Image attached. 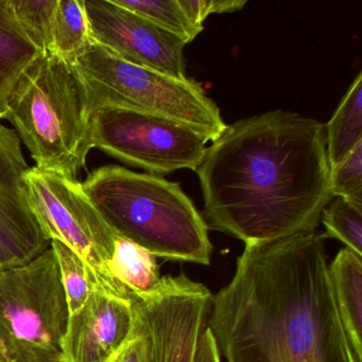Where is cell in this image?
I'll use <instances>...</instances> for the list:
<instances>
[{
    "label": "cell",
    "mask_w": 362,
    "mask_h": 362,
    "mask_svg": "<svg viewBox=\"0 0 362 362\" xmlns=\"http://www.w3.org/2000/svg\"><path fill=\"white\" fill-rule=\"evenodd\" d=\"M207 326L226 362H354L315 232L245 245Z\"/></svg>",
    "instance_id": "7a4b0ae2"
},
{
    "label": "cell",
    "mask_w": 362,
    "mask_h": 362,
    "mask_svg": "<svg viewBox=\"0 0 362 362\" xmlns=\"http://www.w3.org/2000/svg\"><path fill=\"white\" fill-rule=\"evenodd\" d=\"M188 18L197 26L203 27V23L211 14L232 13L243 9L247 0H180Z\"/></svg>",
    "instance_id": "603a6c76"
},
{
    "label": "cell",
    "mask_w": 362,
    "mask_h": 362,
    "mask_svg": "<svg viewBox=\"0 0 362 362\" xmlns=\"http://www.w3.org/2000/svg\"><path fill=\"white\" fill-rule=\"evenodd\" d=\"M213 294L185 274L163 276L158 291L133 298L134 326L145 341V362H194Z\"/></svg>",
    "instance_id": "9c48e42d"
},
{
    "label": "cell",
    "mask_w": 362,
    "mask_h": 362,
    "mask_svg": "<svg viewBox=\"0 0 362 362\" xmlns=\"http://www.w3.org/2000/svg\"><path fill=\"white\" fill-rule=\"evenodd\" d=\"M93 43L84 0H58L48 52L74 65Z\"/></svg>",
    "instance_id": "e0dca14e"
},
{
    "label": "cell",
    "mask_w": 362,
    "mask_h": 362,
    "mask_svg": "<svg viewBox=\"0 0 362 362\" xmlns=\"http://www.w3.org/2000/svg\"><path fill=\"white\" fill-rule=\"evenodd\" d=\"M50 247L56 254L66 293L69 315L78 313L90 294L101 288L100 281L86 262L73 250L60 241L52 240Z\"/></svg>",
    "instance_id": "d6986e66"
},
{
    "label": "cell",
    "mask_w": 362,
    "mask_h": 362,
    "mask_svg": "<svg viewBox=\"0 0 362 362\" xmlns=\"http://www.w3.org/2000/svg\"><path fill=\"white\" fill-rule=\"evenodd\" d=\"M107 271L109 276L130 294L131 300L153 296L163 281L156 256L119 236L107 264Z\"/></svg>",
    "instance_id": "9a60e30c"
},
{
    "label": "cell",
    "mask_w": 362,
    "mask_h": 362,
    "mask_svg": "<svg viewBox=\"0 0 362 362\" xmlns=\"http://www.w3.org/2000/svg\"><path fill=\"white\" fill-rule=\"evenodd\" d=\"M0 351H3V353H4V351H3V349H1V346H0ZM4 354H5V353H4Z\"/></svg>",
    "instance_id": "83f0119b"
},
{
    "label": "cell",
    "mask_w": 362,
    "mask_h": 362,
    "mask_svg": "<svg viewBox=\"0 0 362 362\" xmlns=\"http://www.w3.org/2000/svg\"><path fill=\"white\" fill-rule=\"evenodd\" d=\"M332 196L362 209V143L342 162L330 168Z\"/></svg>",
    "instance_id": "7402d4cb"
},
{
    "label": "cell",
    "mask_w": 362,
    "mask_h": 362,
    "mask_svg": "<svg viewBox=\"0 0 362 362\" xmlns=\"http://www.w3.org/2000/svg\"><path fill=\"white\" fill-rule=\"evenodd\" d=\"M109 362H145V341L143 337L133 329L126 344Z\"/></svg>",
    "instance_id": "cb8c5ba5"
},
{
    "label": "cell",
    "mask_w": 362,
    "mask_h": 362,
    "mask_svg": "<svg viewBox=\"0 0 362 362\" xmlns=\"http://www.w3.org/2000/svg\"><path fill=\"white\" fill-rule=\"evenodd\" d=\"M93 117L75 66L43 52L16 83L4 119L14 127L35 168L77 180L95 148Z\"/></svg>",
    "instance_id": "277c9868"
},
{
    "label": "cell",
    "mask_w": 362,
    "mask_h": 362,
    "mask_svg": "<svg viewBox=\"0 0 362 362\" xmlns=\"http://www.w3.org/2000/svg\"><path fill=\"white\" fill-rule=\"evenodd\" d=\"M20 137L0 124V270L24 266L50 243L29 204L25 175L30 167Z\"/></svg>",
    "instance_id": "8fae6325"
},
{
    "label": "cell",
    "mask_w": 362,
    "mask_h": 362,
    "mask_svg": "<svg viewBox=\"0 0 362 362\" xmlns=\"http://www.w3.org/2000/svg\"><path fill=\"white\" fill-rule=\"evenodd\" d=\"M29 204L49 240L73 250L98 277L101 289L130 300L107 274L117 235L84 189L83 184L60 173L29 168L25 175Z\"/></svg>",
    "instance_id": "52a82bcc"
},
{
    "label": "cell",
    "mask_w": 362,
    "mask_h": 362,
    "mask_svg": "<svg viewBox=\"0 0 362 362\" xmlns=\"http://www.w3.org/2000/svg\"><path fill=\"white\" fill-rule=\"evenodd\" d=\"M197 173L209 226L245 245L315 232L334 199L325 126L293 112L226 126Z\"/></svg>",
    "instance_id": "6da1fadb"
},
{
    "label": "cell",
    "mask_w": 362,
    "mask_h": 362,
    "mask_svg": "<svg viewBox=\"0 0 362 362\" xmlns=\"http://www.w3.org/2000/svg\"><path fill=\"white\" fill-rule=\"evenodd\" d=\"M337 311L354 362H362V257L342 249L328 264Z\"/></svg>",
    "instance_id": "4fadbf2b"
},
{
    "label": "cell",
    "mask_w": 362,
    "mask_h": 362,
    "mask_svg": "<svg viewBox=\"0 0 362 362\" xmlns=\"http://www.w3.org/2000/svg\"><path fill=\"white\" fill-rule=\"evenodd\" d=\"M325 130L328 160L332 168L362 143V73L354 80Z\"/></svg>",
    "instance_id": "2e32d148"
},
{
    "label": "cell",
    "mask_w": 362,
    "mask_h": 362,
    "mask_svg": "<svg viewBox=\"0 0 362 362\" xmlns=\"http://www.w3.org/2000/svg\"><path fill=\"white\" fill-rule=\"evenodd\" d=\"M41 362H64V360H63V358H60V359L47 360V361H41Z\"/></svg>",
    "instance_id": "4316f807"
},
{
    "label": "cell",
    "mask_w": 362,
    "mask_h": 362,
    "mask_svg": "<svg viewBox=\"0 0 362 362\" xmlns=\"http://www.w3.org/2000/svg\"><path fill=\"white\" fill-rule=\"evenodd\" d=\"M84 8L94 43L127 62L175 79H187L185 42L115 0H86Z\"/></svg>",
    "instance_id": "30bf717a"
},
{
    "label": "cell",
    "mask_w": 362,
    "mask_h": 362,
    "mask_svg": "<svg viewBox=\"0 0 362 362\" xmlns=\"http://www.w3.org/2000/svg\"><path fill=\"white\" fill-rule=\"evenodd\" d=\"M12 9L29 39L41 50L52 46L58 0H10Z\"/></svg>",
    "instance_id": "ffe728a7"
},
{
    "label": "cell",
    "mask_w": 362,
    "mask_h": 362,
    "mask_svg": "<svg viewBox=\"0 0 362 362\" xmlns=\"http://www.w3.org/2000/svg\"><path fill=\"white\" fill-rule=\"evenodd\" d=\"M69 304L52 247L24 266L0 270V346L8 362L62 358Z\"/></svg>",
    "instance_id": "8992f818"
},
{
    "label": "cell",
    "mask_w": 362,
    "mask_h": 362,
    "mask_svg": "<svg viewBox=\"0 0 362 362\" xmlns=\"http://www.w3.org/2000/svg\"><path fill=\"white\" fill-rule=\"evenodd\" d=\"M115 3L173 33L186 44L192 43L204 29L190 21L180 0H115Z\"/></svg>",
    "instance_id": "ac0fdd59"
},
{
    "label": "cell",
    "mask_w": 362,
    "mask_h": 362,
    "mask_svg": "<svg viewBox=\"0 0 362 362\" xmlns=\"http://www.w3.org/2000/svg\"><path fill=\"white\" fill-rule=\"evenodd\" d=\"M194 362H221V355L218 351L215 338L209 326L205 327L199 341Z\"/></svg>",
    "instance_id": "d4e9b609"
},
{
    "label": "cell",
    "mask_w": 362,
    "mask_h": 362,
    "mask_svg": "<svg viewBox=\"0 0 362 362\" xmlns=\"http://www.w3.org/2000/svg\"><path fill=\"white\" fill-rule=\"evenodd\" d=\"M93 129L95 148L160 177L181 169L197 171L209 143L187 124L128 110L98 112Z\"/></svg>",
    "instance_id": "ba28073f"
},
{
    "label": "cell",
    "mask_w": 362,
    "mask_h": 362,
    "mask_svg": "<svg viewBox=\"0 0 362 362\" xmlns=\"http://www.w3.org/2000/svg\"><path fill=\"white\" fill-rule=\"evenodd\" d=\"M74 66L86 86L93 116L103 110L151 114L187 124L209 141L226 130L219 107L194 80L132 64L96 43Z\"/></svg>",
    "instance_id": "5b68a950"
},
{
    "label": "cell",
    "mask_w": 362,
    "mask_h": 362,
    "mask_svg": "<svg viewBox=\"0 0 362 362\" xmlns=\"http://www.w3.org/2000/svg\"><path fill=\"white\" fill-rule=\"evenodd\" d=\"M0 362H8L7 359H6L5 354L3 351H0Z\"/></svg>",
    "instance_id": "484cf974"
},
{
    "label": "cell",
    "mask_w": 362,
    "mask_h": 362,
    "mask_svg": "<svg viewBox=\"0 0 362 362\" xmlns=\"http://www.w3.org/2000/svg\"><path fill=\"white\" fill-rule=\"evenodd\" d=\"M321 221L326 230L324 239H338L362 257V209L337 198L325 207Z\"/></svg>",
    "instance_id": "44dd1931"
},
{
    "label": "cell",
    "mask_w": 362,
    "mask_h": 362,
    "mask_svg": "<svg viewBox=\"0 0 362 362\" xmlns=\"http://www.w3.org/2000/svg\"><path fill=\"white\" fill-rule=\"evenodd\" d=\"M134 310L130 300L97 288L69 315L61 351L64 362H109L130 338Z\"/></svg>",
    "instance_id": "7c38bea8"
},
{
    "label": "cell",
    "mask_w": 362,
    "mask_h": 362,
    "mask_svg": "<svg viewBox=\"0 0 362 362\" xmlns=\"http://www.w3.org/2000/svg\"><path fill=\"white\" fill-rule=\"evenodd\" d=\"M83 187L117 236L156 257L211 264L209 226L179 183L107 165L90 173Z\"/></svg>",
    "instance_id": "3957f363"
},
{
    "label": "cell",
    "mask_w": 362,
    "mask_h": 362,
    "mask_svg": "<svg viewBox=\"0 0 362 362\" xmlns=\"http://www.w3.org/2000/svg\"><path fill=\"white\" fill-rule=\"evenodd\" d=\"M43 52L18 23L10 0H0V119L18 80Z\"/></svg>",
    "instance_id": "5bb4252c"
}]
</instances>
